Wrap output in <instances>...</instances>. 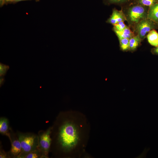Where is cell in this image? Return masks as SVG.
<instances>
[{
	"label": "cell",
	"mask_w": 158,
	"mask_h": 158,
	"mask_svg": "<svg viewBox=\"0 0 158 158\" xmlns=\"http://www.w3.org/2000/svg\"><path fill=\"white\" fill-rule=\"evenodd\" d=\"M12 0H5V3H11Z\"/></svg>",
	"instance_id": "cell-24"
},
{
	"label": "cell",
	"mask_w": 158,
	"mask_h": 158,
	"mask_svg": "<svg viewBox=\"0 0 158 158\" xmlns=\"http://www.w3.org/2000/svg\"><path fill=\"white\" fill-rule=\"evenodd\" d=\"M78 135L75 126L70 123H67L61 128L59 140L62 147L69 149L73 147L77 142Z\"/></svg>",
	"instance_id": "cell-1"
},
{
	"label": "cell",
	"mask_w": 158,
	"mask_h": 158,
	"mask_svg": "<svg viewBox=\"0 0 158 158\" xmlns=\"http://www.w3.org/2000/svg\"><path fill=\"white\" fill-rule=\"evenodd\" d=\"M141 40L137 35L129 39V50L133 51L135 50L140 44Z\"/></svg>",
	"instance_id": "cell-12"
},
{
	"label": "cell",
	"mask_w": 158,
	"mask_h": 158,
	"mask_svg": "<svg viewBox=\"0 0 158 158\" xmlns=\"http://www.w3.org/2000/svg\"><path fill=\"white\" fill-rule=\"evenodd\" d=\"M51 128L40 134L39 138V146L42 153V156H47L49 150L51 139L50 135Z\"/></svg>",
	"instance_id": "cell-5"
},
{
	"label": "cell",
	"mask_w": 158,
	"mask_h": 158,
	"mask_svg": "<svg viewBox=\"0 0 158 158\" xmlns=\"http://www.w3.org/2000/svg\"><path fill=\"white\" fill-rule=\"evenodd\" d=\"M4 4H5V0H0V6L1 7L3 6Z\"/></svg>",
	"instance_id": "cell-23"
},
{
	"label": "cell",
	"mask_w": 158,
	"mask_h": 158,
	"mask_svg": "<svg viewBox=\"0 0 158 158\" xmlns=\"http://www.w3.org/2000/svg\"><path fill=\"white\" fill-rule=\"evenodd\" d=\"M9 68L8 66L0 63V76H3L6 73Z\"/></svg>",
	"instance_id": "cell-17"
},
{
	"label": "cell",
	"mask_w": 158,
	"mask_h": 158,
	"mask_svg": "<svg viewBox=\"0 0 158 158\" xmlns=\"http://www.w3.org/2000/svg\"><path fill=\"white\" fill-rule=\"evenodd\" d=\"M121 49L123 51L129 50V39L127 38L118 37Z\"/></svg>",
	"instance_id": "cell-14"
},
{
	"label": "cell",
	"mask_w": 158,
	"mask_h": 158,
	"mask_svg": "<svg viewBox=\"0 0 158 158\" xmlns=\"http://www.w3.org/2000/svg\"><path fill=\"white\" fill-rule=\"evenodd\" d=\"M126 20V16L122 10L118 11L114 9L111 15L108 19L107 22L114 25L121 21Z\"/></svg>",
	"instance_id": "cell-6"
},
{
	"label": "cell",
	"mask_w": 158,
	"mask_h": 158,
	"mask_svg": "<svg viewBox=\"0 0 158 158\" xmlns=\"http://www.w3.org/2000/svg\"><path fill=\"white\" fill-rule=\"evenodd\" d=\"M11 147L10 154L13 157H18L22 153V149L20 142L18 138L11 137L10 139Z\"/></svg>",
	"instance_id": "cell-7"
},
{
	"label": "cell",
	"mask_w": 158,
	"mask_h": 158,
	"mask_svg": "<svg viewBox=\"0 0 158 158\" xmlns=\"http://www.w3.org/2000/svg\"><path fill=\"white\" fill-rule=\"evenodd\" d=\"M126 26L124 23V21H121L114 25L113 29L114 31H121Z\"/></svg>",
	"instance_id": "cell-16"
},
{
	"label": "cell",
	"mask_w": 158,
	"mask_h": 158,
	"mask_svg": "<svg viewBox=\"0 0 158 158\" xmlns=\"http://www.w3.org/2000/svg\"><path fill=\"white\" fill-rule=\"evenodd\" d=\"M118 37L130 39L134 36L133 33L127 26L121 31H114Z\"/></svg>",
	"instance_id": "cell-11"
},
{
	"label": "cell",
	"mask_w": 158,
	"mask_h": 158,
	"mask_svg": "<svg viewBox=\"0 0 158 158\" xmlns=\"http://www.w3.org/2000/svg\"><path fill=\"white\" fill-rule=\"evenodd\" d=\"M7 154L6 153L3 151L1 150L0 152V158H6Z\"/></svg>",
	"instance_id": "cell-19"
},
{
	"label": "cell",
	"mask_w": 158,
	"mask_h": 158,
	"mask_svg": "<svg viewBox=\"0 0 158 158\" xmlns=\"http://www.w3.org/2000/svg\"><path fill=\"white\" fill-rule=\"evenodd\" d=\"M151 52L152 53L158 55V46L155 48L152 49Z\"/></svg>",
	"instance_id": "cell-20"
},
{
	"label": "cell",
	"mask_w": 158,
	"mask_h": 158,
	"mask_svg": "<svg viewBox=\"0 0 158 158\" xmlns=\"http://www.w3.org/2000/svg\"><path fill=\"white\" fill-rule=\"evenodd\" d=\"M39 0H37V1H38Z\"/></svg>",
	"instance_id": "cell-25"
},
{
	"label": "cell",
	"mask_w": 158,
	"mask_h": 158,
	"mask_svg": "<svg viewBox=\"0 0 158 158\" xmlns=\"http://www.w3.org/2000/svg\"><path fill=\"white\" fill-rule=\"evenodd\" d=\"M18 136L22 149L20 155L33 151L39 147V138L36 135L30 133H19Z\"/></svg>",
	"instance_id": "cell-3"
},
{
	"label": "cell",
	"mask_w": 158,
	"mask_h": 158,
	"mask_svg": "<svg viewBox=\"0 0 158 158\" xmlns=\"http://www.w3.org/2000/svg\"><path fill=\"white\" fill-rule=\"evenodd\" d=\"M109 4H121L126 2L128 0H106Z\"/></svg>",
	"instance_id": "cell-18"
},
{
	"label": "cell",
	"mask_w": 158,
	"mask_h": 158,
	"mask_svg": "<svg viewBox=\"0 0 158 158\" xmlns=\"http://www.w3.org/2000/svg\"><path fill=\"white\" fill-rule=\"evenodd\" d=\"M148 10L147 6L137 4L130 7L126 16L130 25L135 26L141 20L147 18Z\"/></svg>",
	"instance_id": "cell-2"
},
{
	"label": "cell",
	"mask_w": 158,
	"mask_h": 158,
	"mask_svg": "<svg viewBox=\"0 0 158 158\" xmlns=\"http://www.w3.org/2000/svg\"><path fill=\"white\" fill-rule=\"evenodd\" d=\"M137 4L149 7L158 3V0H138Z\"/></svg>",
	"instance_id": "cell-15"
},
{
	"label": "cell",
	"mask_w": 158,
	"mask_h": 158,
	"mask_svg": "<svg viewBox=\"0 0 158 158\" xmlns=\"http://www.w3.org/2000/svg\"><path fill=\"white\" fill-rule=\"evenodd\" d=\"M41 152L39 147L35 150L25 154L20 155L19 158H37L40 157Z\"/></svg>",
	"instance_id": "cell-13"
},
{
	"label": "cell",
	"mask_w": 158,
	"mask_h": 158,
	"mask_svg": "<svg viewBox=\"0 0 158 158\" xmlns=\"http://www.w3.org/2000/svg\"><path fill=\"white\" fill-rule=\"evenodd\" d=\"M135 30L141 40L145 37L147 34L155 27L154 22L147 18L139 22L135 26Z\"/></svg>",
	"instance_id": "cell-4"
},
{
	"label": "cell",
	"mask_w": 158,
	"mask_h": 158,
	"mask_svg": "<svg viewBox=\"0 0 158 158\" xmlns=\"http://www.w3.org/2000/svg\"><path fill=\"white\" fill-rule=\"evenodd\" d=\"M0 81V86H1L4 82V78L3 76H1Z\"/></svg>",
	"instance_id": "cell-21"
},
{
	"label": "cell",
	"mask_w": 158,
	"mask_h": 158,
	"mask_svg": "<svg viewBox=\"0 0 158 158\" xmlns=\"http://www.w3.org/2000/svg\"><path fill=\"white\" fill-rule=\"evenodd\" d=\"M10 127L8 120L5 117L0 119V133L1 134L6 135L10 139L11 135L9 133Z\"/></svg>",
	"instance_id": "cell-8"
},
{
	"label": "cell",
	"mask_w": 158,
	"mask_h": 158,
	"mask_svg": "<svg viewBox=\"0 0 158 158\" xmlns=\"http://www.w3.org/2000/svg\"><path fill=\"white\" fill-rule=\"evenodd\" d=\"M147 18L156 23H158V3L149 7Z\"/></svg>",
	"instance_id": "cell-9"
},
{
	"label": "cell",
	"mask_w": 158,
	"mask_h": 158,
	"mask_svg": "<svg viewBox=\"0 0 158 158\" xmlns=\"http://www.w3.org/2000/svg\"><path fill=\"white\" fill-rule=\"evenodd\" d=\"M149 43L152 45L157 47L158 46V33L156 30H152L147 35Z\"/></svg>",
	"instance_id": "cell-10"
},
{
	"label": "cell",
	"mask_w": 158,
	"mask_h": 158,
	"mask_svg": "<svg viewBox=\"0 0 158 158\" xmlns=\"http://www.w3.org/2000/svg\"><path fill=\"white\" fill-rule=\"evenodd\" d=\"M26 0H12L11 2L13 3H16L19 1H26ZM37 1V0H36Z\"/></svg>",
	"instance_id": "cell-22"
}]
</instances>
